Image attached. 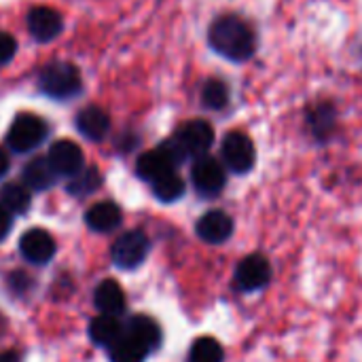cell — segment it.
<instances>
[{
    "mask_svg": "<svg viewBox=\"0 0 362 362\" xmlns=\"http://www.w3.org/2000/svg\"><path fill=\"white\" fill-rule=\"evenodd\" d=\"M76 127L78 132L89 138V140H102L106 134H108V127H110V119L108 115L100 108V106H87L78 112L76 117Z\"/></svg>",
    "mask_w": 362,
    "mask_h": 362,
    "instance_id": "5bb4252c",
    "label": "cell"
},
{
    "mask_svg": "<svg viewBox=\"0 0 362 362\" xmlns=\"http://www.w3.org/2000/svg\"><path fill=\"white\" fill-rule=\"evenodd\" d=\"M123 335V327L121 322L117 320V316H106V314H100L91 320L89 325V337L95 346H104V348H110L115 341H119Z\"/></svg>",
    "mask_w": 362,
    "mask_h": 362,
    "instance_id": "ac0fdd59",
    "label": "cell"
},
{
    "mask_svg": "<svg viewBox=\"0 0 362 362\" xmlns=\"http://www.w3.org/2000/svg\"><path fill=\"white\" fill-rule=\"evenodd\" d=\"M8 229H11V214H8V212L2 208V204H0V240L6 238Z\"/></svg>",
    "mask_w": 362,
    "mask_h": 362,
    "instance_id": "83f0119b",
    "label": "cell"
},
{
    "mask_svg": "<svg viewBox=\"0 0 362 362\" xmlns=\"http://www.w3.org/2000/svg\"><path fill=\"white\" fill-rule=\"evenodd\" d=\"M195 231H197L199 240H204L206 244L218 246V244H223V242H227L231 238L233 218L223 210H210L197 221Z\"/></svg>",
    "mask_w": 362,
    "mask_h": 362,
    "instance_id": "30bf717a",
    "label": "cell"
},
{
    "mask_svg": "<svg viewBox=\"0 0 362 362\" xmlns=\"http://www.w3.org/2000/svg\"><path fill=\"white\" fill-rule=\"evenodd\" d=\"M102 185V176L95 168H83L76 176L70 178L68 191L76 197L81 195H91L98 187Z\"/></svg>",
    "mask_w": 362,
    "mask_h": 362,
    "instance_id": "d4e9b609",
    "label": "cell"
},
{
    "mask_svg": "<svg viewBox=\"0 0 362 362\" xmlns=\"http://www.w3.org/2000/svg\"><path fill=\"white\" fill-rule=\"evenodd\" d=\"M15 51H17L15 38L11 34H6V32H0V66H4L6 62H11L13 55H15Z\"/></svg>",
    "mask_w": 362,
    "mask_h": 362,
    "instance_id": "4316f807",
    "label": "cell"
},
{
    "mask_svg": "<svg viewBox=\"0 0 362 362\" xmlns=\"http://www.w3.org/2000/svg\"><path fill=\"white\" fill-rule=\"evenodd\" d=\"M148 354L151 352L127 333L110 346V362H144Z\"/></svg>",
    "mask_w": 362,
    "mask_h": 362,
    "instance_id": "ffe728a7",
    "label": "cell"
},
{
    "mask_svg": "<svg viewBox=\"0 0 362 362\" xmlns=\"http://www.w3.org/2000/svg\"><path fill=\"white\" fill-rule=\"evenodd\" d=\"M0 362H19V354L17 352H2Z\"/></svg>",
    "mask_w": 362,
    "mask_h": 362,
    "instance_id": "f546056e",
    "label": "cell"
},
{
    "mask_svg": "<svg viewBox=\"0 0 362 362\" xmlns=\"http://www.w3.org/2000/svg\"><path fill=\"white\" fill-rule=\"evenodd\" d=\"M221 155H223V163L233 174H248L257 161L255 144H252L250 136H246L244 132L227 134L223 140V146H221Z\"/></svg>",
    "mask_w": 362,
    "mask_h": 362,
    "instance_id": "277c9868",
    "label": "cell"
},
{
    "mask_svg": "<svg viewBox=\"0 0 362 362\" xmlns=\"http://www.w3.org/2000/svg\"><path fill=\"white\" fill-rule=\"evenodd\" d=\"M202 100L208 108L221 110L229 104V87L218 78H210L202 89Z\"/></svg>",
    "mask_w": 362,
    "mask_h": 362,
    "instance_id": "484cf974",
    "label": "cell"
},
{
    "mask_svg": "<svg viewBox=\"0 0 362 362\" xmlns=\"http://www.w3.org/2000/svg\"><path fill=\"white\" fill-rule=\"evenodd\" d=\"M225 352L223 346L212 339V337H199L193 341L191 352H189V362H223Z\"/></svg>",
    "mask_w": 362,
    "mask_h": 362,
    "instance_id": "cb8c5ba5",
    "label": "cell"
},
{
    "mask_svg": "<svg viewBox=\"0 0 362 362\" xmlns=\"http://www.w3.org/2000/svg\"><path fill=\"white\" fill-rule=\"evenodd\" d=\"M55 178H57V174L51 168L47 157H36L23 168V182L32 191H45V189L53 187Z\"/></svg>",
    "mask_w": 362,
    "mask_h": 362,
    "instance_id": "e0dca14e",
    "label": "cell"
},
{
    "mask_svg": "<svg viewBox=\"0 0 362 362\" xmlns=\"http://www.w3.org/2000/svg\"><path fill=\"white\" fill-rule=\"evenodd\" d=\"M51 168L55 170L57 176H76L83 165H85V157L83 151L76 142L72 140H57L51 144L49 155H47Z\"/></svg>",
    "mask_w": 362,
    "mask_h": 362,
    "instance_id": "9c48e42d",
    "label": "cell"
},
{
    "mask_svg": "<svg viewBox=\"0 0 362 362\" xmlns=\"http://www.w3.org/2000/svg\"><path fill=\"white\" fill-rule=\"evenodd\" d=\"M151 242L144 231L134 229L123 233L112 246V263L121 269H136L144 263Z\"/></svg>",
    "mask_w": 362,
    "mask_h": 362,
    "instance_id": "5b68a950",
    "label": "cell"
},
{
    "mask_svg": "<svg viewBox=\"0 0 362 362\" xmlns=\"http://www.w3.org/2000/svg\"><path fill=\"white\" fill-rule=\"evenodd\" d=\"M6 172H8V157H6V153L0 148V178H2Z\"/></svg>",
    "mask_w": 362,
    "mask_h": 362,
    "instance_id": "f1b7e54d",
    "label": "cell"
},
{
    "mask_svg": "<svg viewBox=\"0 0 362 362\" xmlns=\"http://www.w3.org/2000/svg\"><path fill=\"white\" fill-rule=\"evenodd\" d=\"M125 333L132 335L136 341H140L148 352L157 350L159 344H161V329L148 316H134V318H129V325H127Z\"/></svg>",
    "mask_w": 362,
    "mask_h": 362,
    "instance_id": "d6986e66",
    "label": "cell"
},
{
    "mask_svg": "<svg viewBox=\"0 0 362 362\" xmlns=\"http://www.w3.org/2000/svg\"><path fill=\"white\" fill-rule=\"evenodd\" d=\"M172 138L185 151L187 159L189 157H197L199 159V157H204L210 151V146L214 142V129H212L210 123L197 119V121H189V123L180 125L178 132Z\"/></svg>",
    "mask_w": 362,
    "mask_h": 362,
    "instance_id": "8992f818",
    "label": "cell"
},
{
    "mask_svg": "<svg viewBox=\"0 0 362 362\" xmlns=\"http://www.w3.org/2000/svg\"><path fill=\"white\" fill-rule=\"evenodd\" d=\"M93 301H95V308L100 310V314H106V316H119L125 310L123 288L115 280L100 282V286L95 288Z\"/></svg>",
    "mask_w": 362,
    "mask_h": 362,
    "instance_id": "9a60e30c",
    "label": "cell"
},
{
    "mask_svg": "<svg viewBox=\"0 0 362 362\" xmlns=\"http://www.w3.org/2000/svg\"><path fill=\"white\" fill-rule=\"evenodd\" d=\"M47 136V125L40 117L23 112L17 115L15 121L8 127L6 134V142L15 153H28L32 148H36Z\"/></svg>",
    "mask_w": 362,
    "mask_h": 362,
    "instance_id": "3957f363",
    "label": "cell"
},
{
    "mask_svg": "<svg viewBox=\"0 0 362 362\" xmlns=\"http://www.w3.org/2000/svg\"><path fill=\"white\" fill-rule=\"evenodd\" d=\"M40 89L55 98V100H68V98H74L78 91H81V74L78 70L72 66V64H66V62H55V64H49L42 68L40 72Z\"/></svg>",
    "mask_w": 362,
    "mask_h": 362,
    "instance_id": "7a4b0ae2",
    "label": "cell"
},
{
    "mask_svg": "<svg viewBox=\"0 0 362 362\" xmlns=\"http://www.w3.org/2000/svg\"><path fill=\"white\" fill-rule=\"evenodd\" d=\"M208 40L218 55L231 62H246L255 55L257 49L252 25L238 15H221L214 19L208 32Z\"/></svg>",
    "mask_w": 362,
    "mask_h": 362,
    "instance_id": "6da1fadb",
    "label": "cell"
},
{
    "mask_svg": "<svg viewBox=\"0 0 362 362\" xmlns=\"http://www.w3.org/2000/svg\"><path fill=\"white\" fill-rule=\"evenodd\" d=\"M28 30L40 42L53 40L62 32V15L51 6H34L28 13Z\"/></svg>",
    "mask_w": 362,
    "mask_h": 362,
    "instance_id": "7c38bea8",
    "label": "cell"
},
{
    "mask_svg": "<svg viewBox=\"0 0 362 362\" xmlns=\"http://www.w3.org/2000/svg\"><path fill=\"white\" fill-rule=\"evenodd\" d=\"M19 250L25 261L42 265L53 259L55 255V242L45 229H30L19 240Z\"/></svg>",
    "mask_w": 362,
    "mask_h": 362,
    "instance_id": "8fae6325",
    "label": "cell"
},
{
    "mask_svg": "<svg viewBox=\"0 0 362 362\" xmlns=\"http://www.w3.org/2000/svg\"><path fill=\"white\" fill-rule=\"evenodd\" d=\"M136 172H138V176L142 178V180H146V182H155V180H159L161 176H165V174H170V172H176V165H174V161L168 157V153L161 148V146H157L155 151H148V153H144V155H140V159H138V163H136Z\"/></svg>",
    "mask_w": 362,
    "mask_h": 362,
    "instance_id": "4fadbf2b",
    "label": "cell"
},
{
    "mask_svg": "<svg viewBox=\"0 0 362 362\" xmlns=\"http://www.w3.org/2000/svg\"><path fill=\"white\" fill-rule=\"evenodd\" d=\"M85 221H87L89 229L106 233V231H112L121 225V210L112 202H100L87 210Z\"/></svg>",
    "mask_w": 362,
    "mask_h": 362,
    "instance_id": "2e32d148",
    "label": "cell"
},
{
    "mask_svg": "<svg viewBox=\"0 0 362 362\" xmlns=\"http://www.w3.org/2000/svg\"><path fill=\"white\" fill-rule=\"evenodd\" d=\"M191 180H193V187L197 193H202L204 197H214L223 191V187L227 182V174L218 159L204 155L193 163Z\"/></svg>",
    "mask_w": 362,
    "mask_h": 362,
    "instance_id": "52a82bcc",
    "label": "cell"
},
{
    "mask_svg": "<svg viewBox=\"0 0 362 362\" xmlns=\"http://www.w3.org/2000/svg\"><path fill=\"white\" fill-rule=\"evenodd\" d=\"M0 202L8 214H25L30 208V193L21 185H4L0 191Z\"/></svg>",
    "mask_w": 362,
    "mask_h": 362,
    "instance_id": "603a6c76",
    "label": "cell"
},
{
    "mask_svg": "<svg viewBox=\"0 0 362 362\" xmlns=\"http://www.w3.org/2000/svg\"><path fill=\"white\" fill-rule=\"evenodd\" d=\"M153 193L159 202L172 204L185 195V180L176 172H170L153 182Z\"/></svg>",
    "mask_w": 362,
    "mask_h": 362,
    "instance_id": "7402d4cb",
    "label": "cell"
},
{
    "mask_svg": "<svg viewBox=\"0 0 362 362\" xmlns=\"http://www.w3.org/2000/svg\"><path fill=\"white\" fill-rule=\"evenodd\" d=\"M272 265L263 255H248L235 269V286L242 293H255L269 284Z\"/></svg>",
    "mask_w": 362,
    "mask_h": 362,
    "instance_id": "ba28073f",
    "label": "cell"
},
{
    "mask_svg": "<svg viewBox=\"0 0 362 362\" xmlns=\"http://www.w3.org/2000/svg\"><path fill=\"white\" fill-rule=\"evenodd\" d=\"M335 108L331 104H316L308 110V125L312 134L320 140L329 138L335 127Z\"/></svg>",
    "mask_w": 362,
    "mask_h": 362,
    "instance_id": "44dd1931",
    "label": "cell"
}]
</instances>
